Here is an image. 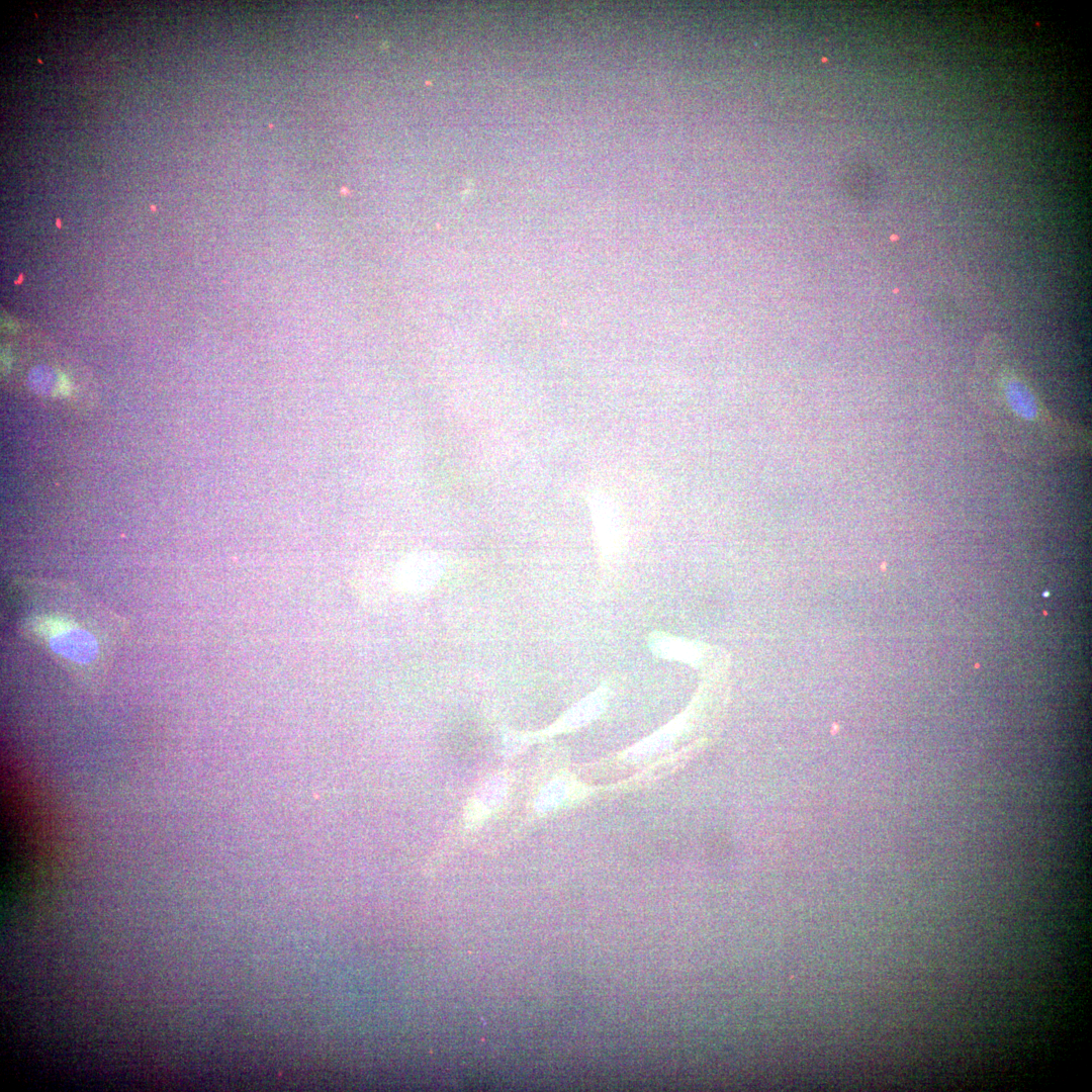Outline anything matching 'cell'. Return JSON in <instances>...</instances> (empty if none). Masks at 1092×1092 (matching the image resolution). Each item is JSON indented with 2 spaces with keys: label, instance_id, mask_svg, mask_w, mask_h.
<instances>
[{
  "label": "cell",
  "instance_id": "cell-7",
  "mask_svg": "<svg viewBox=\"0 0 1092 1092\" xmlns=\"http://www.w3.org/2000/svg\"><path fill=\"white\" fill-rule=\"evenodd\" d=\"M509 786L510 781L505 772H496L483 781L469 798L463 813V824L467 830L476 829L500 809L507 798Z\"/></svg>",
  "mask_w": 1092,
  "mask_h": 1092
},
{
  "label": "cell",
  "instance_id": "cell-1",
  "mask_svg": "<svg viewBox=\"0 0 1092 1092\" xmlns=\"http://www.w3.org/2000/svg\"><path fill=\"white\" fill-rule=\"evenodd\" d=\"M990 411L996 427L1010 448L1026 456L1049 457L1075 446L1070 428L1048 416L1022 380L999 370L991 379Z\"/></svg>",
  "mask_w": 1092,
  "mask_h": 1092
},
{
  "label": "cell",
  "instance_id": "cell-9",
  "mask_svg": "<svg viewBox=\"0 0 1092 1092\" xmlns=\"http://www.w3.org/2000/svg\"><path fill=\"white\" fill-rule=\"evenodd\" d=\"M695 749L696 747L693 748L689 746L669 756L662 757L660 761L650 765L648 767V770L646 769V771H642L640 775H638L637 779L640 778V782H648L651 779H655V777L659 778L665 776L670 771V769H674L679 766L681 761H686L690 757L691 753H694Z\"/></svg>",
  "mask_w": 1092,
  "mask_h": 1092
},
{
  "label": "cell",
  "instance_id": "cell-3",
  "mask_svg": "<svg viewBox=\"0 0 1092 1092\" xmlns=\"http://www.w3.org/2000/svg\"><path fill=\"white\" fill-rule=\"evenodd\" d=\"M444 555L430 550L416 551L405 555L395 566L391 575L394 590L420 596L433 590L446 570Z\"/></svg>",
  "mask_w": 1092,
  "mask_h": 1092
},
{
  "label": "cell",
  "instance_id": "cell-4",
  "mask_svg": "<svg viewBox=\"0 0 1092 1092\" xmlns=\"http://www.w3.org/2000/svg\"><path fill=\"white\" fill-rule=\"evenodd\" d=\"M613 685L608 679L602 682L594 692L582 698L568 709L555 723L546 729L521 735L522 742L541 740L557 734L577 730L598 719L606 710L613 694Z\"/></svg>",
  "mask_w": 1092,
  "mask_h": 1092
},
{
  "label": "cell",
  "instance_id": "cell-5",
  "mask_svg": "<svg viewBox=\"0 0 1092 1092\" xmlns=\"http://www.w3.org/2000/svg\"><path fill=\"white\" fill-rule=\"evenodd\" d=\"M700 723L692 704L667 724L627 748L621 757L629 762H640L666 751L677 739Z\"/></svg>",
  "mask_w": 1092,
  "mask_h": 1092
},
{
  "label": "cell",
  "instance_id": "cell-8",
  "mask_svg": "<svg viewBox=\"0 0 1092 1092\" xmlns=\"http://www.w3.org/2000/svg\"><path fill=\"white\" fill-rule=\"evenodd\" d=\"M572 794V783L566 777H558L548 782L535 798L534 810L539 815H546L562 806Z\"/></svg>",
  "mask_w": 1092,
  "mask_h": 1092
},
{
  "label": "cell",
  "instance_id": "cell-6",
  "mask_svg": "<svg viewBox=\"0 0 1092 1092\" xmlns=\"http://www.w3.org/2000/svg\"><path fill=\"white\" fill-rule=\"evenodd\" d=\"M647 646L657 658L678 661L700 670L713 658L710 646L665 631H652L647 637Z\"/></svg>",
  "mask_w": 1092,
  "mask_h": 1092
},
{
  "label": "cell",
  "instance_id": "cell-2",
  "mask_svg": "<svg viewBox=\"0 0 1092 1092\" xmlns=\"http://www.w3.org/2000/svg\"><path fill=\"white\" fill-rule=\"evenodd\" d=\"M625 487L618 480H605L588 491L594 534L602 568L614 573L627 551L628 506Z\"/></svg>",
  "mask_w": 1092,
  "mask_h": 1092
}]
</instances>
